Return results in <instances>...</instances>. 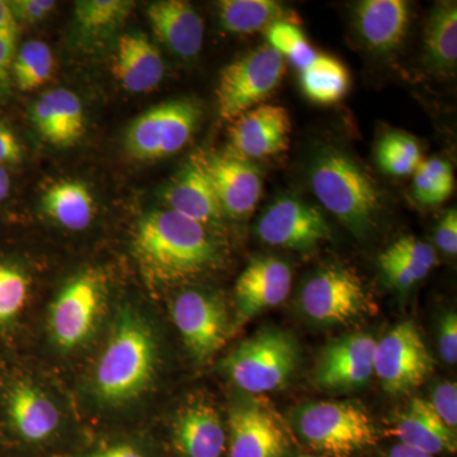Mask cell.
<instances>
[{
    "mask_svg": "<svg viewBox=\"0 0 457 457\" xmlns=\"http://www.w3.org/2000/svg\"><path fill=\"white\" fill-rule=\"evenodd\" d=\"M300 457H323V456H300Z\"/></svg>",
    "mask_w": 457,
    "mask_h": 457,
    "instance_id": "obj_44",
    "label": "cell"
},
{
    "mask_svg": "<svg viewBox=\"0 0 457 457\" xmlns=\"http://www.w3.org/2000/svg\"><path fill=\"white\" fill-rule=\"evenodd\" d=\"M218 16L225 31L237 35L266 31L273 23L296 20L293 12L275 0H221Z\"/></svg>",
    "mask_w": 457,
    "mask_h": 457,
    "instance_id": "obj_28",
    "label": "cell"
},
{
    "mask_svg": "<svg viewBox=\"0 0 457 457\" xmlns=\"http://www.w3.org/2000/svg\"><path fill=\"white\" fill-rule=\"evenodd\" d=\"M156 354L145 321L137 312L123 311L96 370L99 396L111 404L137 398L154 378Z\"/></svg>",
    "mask_w": 457,
    "mask_h": 457,
    "instance_id": "obj_3",
    "label": "cell"
},
{
    "mask_svg": "<svg viewBox=\"0 0 457 457\" xmlns=\"http://www.w3.org/2000/svg\"><path fill=\"white\" fill-rule=\"evenodd\" d=\"M264 32L269 42L267 45L288 59L300 71L308 68L318 55L296 23L281 21L273 23Z\"/></svg>",
    "mask_w": 457,
    "mask_h": 457,
    "instance_id": "obj_35",
    "label": "cell"
},
{
    "mask_svg": "<svg viewBox=\"0 0 457 457\" xmlns=\"http://www.w3.org/2000/svg\"><path fill=\"white\" fill-rule=\"evenodd\" d=\"M132 249L144 278L154 286L187 281L220 261V249L209 228L170 209L141 219Z\"/></svg>",
    "mask_w": 457,
    "mask_h": 457,
    "instance_id": "obj_1",
    "label": "cell"
},
{
    "mask_svg": "<svg viewBox=\"0 0 457 457\" xmlns=\"http://www.w3.org/2000/svg\"><path fill=\"white\" fill-rule=\"evenodd\" d=\"M435 242L444 253H457V212L449 210L436 228Z\"/></svg>",
    "mask_w": 457,
    "mask_h": 457,
    "instance_id": "obj_40",
    "label": "cell"
},
{
    "mask_svg": "<svg viewBox=\"0 0 457 457\" xmlns=\"http://www.w3.org/2000/svg\"><path fill=\"white\" fill-rule=\"evenodd\" d=\"M399 444L428 455L455 453L456 432L442 422L428 400L414 398L402 416L394 423L392 431Z\"/></svg>",
    "mask_w": 457,
    "mask_h": 457,
    "instance_id": "obj_24",
    "label": "cell"
},
{
    "mask_svg": "<svg viewBox=\"0 0 457 457\" xmlns=\"http://www.w3.org/2000/svg\"><path fill=\"white\" fill-rule=\"evenodd\" d=\"M303 441L330 457H350L374 446L378 431L368 411L352 402H317L296 414Z\"/></svg>",
    "mask_w": 457,
    "mask_h": 457,
    "instance_id": "obj_5",
    "label": "cell"
},
{
    "mask_svg": "<svg viewBox=\"0 0 457 457\" xmlns=\"http://www.w3.org/2000/svg\"><path fill=\"white\" fill-rule=\"evenodd\" d=\"M31 120L42 139L53 145H74L86 131V114L79 97L71 90H49L35 102Z\"/></svg>",
    "mask_w": 457,
    "mask_h": 457,
    "instance_id": "obj_22",
    "label": "cell"
},
{
    "mask_svg": "<svg viewBox=\"0 0 457 457\" xmlns=\"http://www.w3.org/2000/svg\"><path fill=\"white\" fill-rule=\"evenodd\" d=\"M433 371V359L416 324L402 321L376 342L374 375L385 392L402 395L425 384Z\"/></svg>",
    "mask_w": 457,
    "mask_h": 457,
    "instance_id": "obj_8",
    "label": "cell"
},
{
    "mask_svg": "<svg viewBox=\"0 0 457 457\" xmlns=\"http://www.w3.org/2000/svg\"><path fill=\"white\" fill-rule=\"evenodd\" d=\"M303 95L318 104H335L345 97L351 86L347 66L336 57L318 54L308 68L300 71Z\"/></svg>",
    "mask_w": 457,
    "mask_h": 457,
    "instance_id": "obj_30",
    "label": "cell"
},
{
    "mask_svg": "<svg viewBox=\"0 0 457 457\" xmlns=\"http://www.w3.org/2000/svg\"><path fill=\"white\" fill-rule=\"evenodd\" d=\"M7 3L18 26L21 23L35 25L41 22L56 7V3L53 0H11Z\"/></svg>",
    "mask_w": 457,
    "mask_h": 457,
    "instance_id": "obj_37",
    "label": "cell"
},
{
    "mask_svg": "<svg viewBox=\"0 0 457 457\" xmlns=\"http://www.w3.org/2000/svg\"><path fill=\"white\" fill-rule=\"evenodd\" d=\"M378 167L390 176H413L423 156L420 144L411 135L392 131L384 135L376 146Z\"/></svg>",
    "mask_w": 457,
    "mask_h": 457,
    "instance_id": "obj_33",
    "label": "cell"
},
{
    "mask_svg": "<svg viewBox=\"0 0 457 457\" xmlns=\"http://www.w3.org/2000/svg\"><path fill=\"white\" fill-rule=\"evenodd\" d=\"M45 213L69 230L89 227L95 213L92 194L83 183L62 180L51 186L42 196Z\"/></svg>",
    "mask_w": 457,
    "mask_h": 457,
    "instance_id": "obj_29",
    "label": "cell"
},
{
    "mask_svg": "<svg viewBox=\"0 0 457 457\" xmlns=\"http://www.w3.org/2000/svg\"><path fill=\"white\" fill-rule=\"evenodd\" d=\"M228 431V457H285L290 449L284 422L264 405L234 409Z\"/></svg>",
    "mask_w": 457,
    "mask_h": 457,
    "instance_id": "obj_17",
    "label": "cell"
},
{
    "mask_svg": "<svg viewBox=\"0 0 457 457\" xmlns=\"http://www.w3.org/2000/svg\"><path fill=\"white\" fill-rule=\"evenodd\" d=\"M0 418L9 435L29 444L49 438L59 427V411L29 378L11 376L0 384Z\"/></svg>",
    "mask_w": 457,
    "mask_h": 457,
    "instance_id": "obj_12",
    "label": "cell"
},
{
    "mask_svg": "<svg viewBox=\"0 0 457 457\" xmlns=\"http://www.w3.org/2000/svg\"><path fill=\"white\" fill-rule=\"evenodd\" d=\"M438 352L447 365H455L457 361V315L447 312L441 319L438 328Z\"/></svg>",
    "mask_w": 457,
    "mask_h": 457,
    "instance_id": "obj_38",
    "label": "cell"
},
{
    "mask_svg": "<svg viewBox=\"0 0 457 457\" xmlns=\"http://www.w3.org/2000/svg\"><path fill=\"white\" fill-rule=\"evenodd\" d=\"M291 285L293 270L281 258L258 255L251 260L237 279L233 329H239L261 312L284 303Z\"/></svg>",
    "mask_w": 457,
    "mask_h": 457,
    "instance_id": "obj_16",
    "label": "cell"
},
{
    "mask_svg": "<svg viewBox=\"0 0 457 457\" xmlns=\"http://www.w3.org/2000/svg\"><path fill=\"white\" fill-rule=\"evenodd\" d=\"M286 73V60L263 45L225 66L219 78L216 98L222 119L233 121L278 88Z\"/></svg>",
    "mask_w": 457,
    "mask_h": 457,
    "instance_id": "obj_7",
    "label": "cell"
},
{
    "mask_svg": "<svg viewBox=\"0 0 457 457\" xmlns=\"http://www.w3.org/2000/svg\"><path fill=\"white\" fill-rule=\"evenodd\" d=\"M376 339L357 333L328 345L315 369V381L332 390L362 386L374 375Z\"/></svg>",
    "mask_w": 457,
    "mask_h": 457,
    "instance_id": "obj_18",
    "label": "cell"
},
{
    "mask_svg": "<svg viewBox=\"0 0 457 457\" xmlns=\"http://www.w3.org/2000/svg\"><path fill=\"white\" fill-rule=\"evenodd\" d=\"M231 122L228 154L252 162L282 154L290 147L293 123L282 106L261 104Z\"/></svg>",
    "mask_w": 457,
    "mask_h": 457,
    "instance_id": "obj_13",
    "label": "cell"
},
{
    "mask_svg": "<svg viewBox=\"0 0 457 457\" xmlns=\"http://www.w3.org/2000/svg\"><path fill=\"white\" fill-rule=\"evenodd\" d=\"M194 158L212 180L225 216L242 220L253 213L263 191V177L253 162L228 153Z\"/></svg>",
    "mask_w": 457,
    "mask_h": 457,
    "instance_id": "obj_15",
    "label": "cell"
},
{
    "mask_svg": "<svg viewBox=\"0 0 457 457\" xmlns=\"http://www.w3.org/2000/svg\"><path fill=\"white\" fill-rule=\"evenodd\" d=\"M161 51L143 33H125L117 42L113 74L123 89L146 93L155 89L164 78Z\"/></svg>",
    "mask_w": 457,
    "mask_h": 457,
    "instance_id": "obj_23",
    "label": "cell"
},
{
    "mask_svg": "<svg viewBox=\"0 0 457 457\" xmlns=\"http://www.w3.org/2000/svg\"><path fill=\"white\" fill-rule=\"evenodd\" d=\"M102 305V286L95 275L74 278L57 295L51 306L49 326L56 345L73 350L95 328Z\"/></svg>",
    "mask_w": 457,
    "mask_h": 457,
    "instance_id": "obj_14",
    "label": "cell"
},
{
    "mask_svg": "<svg viewBox=\"0 0 457 457\" xmlns=\"http://www.w3.org/2000/svg\"><path fill=\"white\" fill-rule=\"evenodd\" d=\"M174 444L186 457H222L225 429L218 411L206 403L183 409L174 425Z\"/></svg>",
    "mask_w": 457,
    "mask_h": 457,
    "instance_id": "obj_25",
    "label": "cell"
},
{
    "mask_svg": "<svg viewBox=\"0 0 457 457\" xmlns=\"http://www.w3.org/2000/svg\"><path fill=\"white\" fill-rule=\"evenodd\" d=\"M171 317L185 345L198 360L220 351L234 332L221 300L201 291L180 294L171 306Z\"/></svg>",
    "mask_w": 457,
    "mask_h": 457,
    "instance_id": "obj_11",
    "label": "cell"
},
{
    "mask_svg": "<svg viewBox=\"0 0 457 457\" xmlns=\"http://www.w3.org/2000/svg\"><path fill=\"white\" fill-rule=\"evenodd\" d=\"M303 314L319 324H345L370 309V296L362 279L343 266L318 270L303 285L300 295Z\"/></svg>",
    "mask_w": 457,
    "mask_h": 457,
    "instance_id": "obj_9",
    "label": "cell"
},
{
    "mask_svg": "<svg viewBox=\"0 0 457 457\" xmlns=\"http://www.w3.org/2000/svg\"><path fill=\"white\" fill-rule=\"evenodd\" d=\"M299 345L291 333L267 327L231 352L225 368L240 389L251 394L275 392L296 371Z\"/></svg>",
    "mask_w": 457,
    "mask_h": 457,
    "instance_id": "obj_4",
    "label": "cell"
},
{
    "mask_svg": "<svg viewBox=\"0 0 457 457\" xmlns=\"http://www.w3.org/2000/svg\"><path fill=\"white\" fill-rule=\"evenodd\" d=\"M90 457H145L139 450L132 447L131 445H114L93 453Z\"/></svg>",
    "mask_w": 457,
    "mask_h": 457,
    "instance_id": "obj_41",
    "label": "cell"
},
{
    "mask_svg": "<svg viewBox=\"0 0 457 457\" xmlns=\"http://www.w3.org/2000/svg\"><path fill=\"white\" fill-rule=\"evenodd\" d=\"M262 242L297 252L312 251L332 239V228L317 207L296 197H279L257 222Z\"/></svg>",
    "mask_w": 457,
    "mask_h": 457,
    "instance_id": "obj_10",
    "label": "cell"
},
{
    "mask_svg": "<svg viewBox=\"0 0 457 457\" xmlns=\"http://www.w3.org/2000/svg\"><path fill=\"white\" fill-rule=\"evenodd\" d=\"M423 55L428 71L440 77H453L457 68L456 2H438L427 18Z\"/></svg>",
    "mask_w": 457,
    "mask_h": 457,
    "instance_id": "obj_26",
    "label": "cell"
},
{
    "mask_svg": "<svg viewBox=\"0 0 457 457\" xmlns=\"http://www.w3.org/2000/svg\"><path fill=\"white\" fill-rule=\"evenodd\" d=\"M353 25L371 53L392 54L407 37L411 4L405 0H363L354 7Z\"/></svg>",
    "mask_w": 457,
    "mask_h": 457,
    "instance_id": "obj_19",
    "label": "cell"
},
{
    "mask_svg": "<svg viewBox=\"0 0 457 457\" xmlns=\"http://www.w3.org/2000/svg\"><path fill=\"white\" fill-rule=\"evenodd\" d=\"M437 264L435 249L414 237H403L378 257V266L389 284L398 290H408Z\"/></svg>",
    "mask_w": 457,
    "mask_h": 457,
    "instance_id": "obj_27",
    "label": "cell"
},
{
    "mask_svg": "<svg viewBox=\"0 0 457 457\" xmlns=\"http://www.w3.org/2000/svg\"><path fill=\"white\" fill-rule=\"evenodd\" d=\"M147 20L168 50L180 59L196 57L203 49L204 26L203 17L191 3L185 0H161L150 3Z\"/></svg>",
    "mask_w": 457,
    "mask_h": 457,
    "instance_id": "obj_21",
    "label": "cell"
},
{
    "mask_svg": "<svg viewBox=\"0 0 457 457\" xmlns=\"http://www.w3.org/2000/svg\"><path fill=\"white\" fill-rule=\"evenodd\" d=\"M12 191V179L7 168L0 167V207L8 200Z\"/></svg>",
    "mask_w": 457,
    "mask_h": 457,
    "instance_id": "obj_43",
    "label": "cell"
},
{
    "mask_svg": "<svg viewBox=\"0 0 457 457\" xmlns=\"http://www.w3.org/2000/svg\"><path fill=\"white\" fill-rule=\"evenodd\" d=\"M385 457H435L432 455H428V453H422V451H418L414 449H411V447L405 446V445L398 444L395 446L392 447L389 450V453H386Z\"/></svg>",
    "mask_w": 457,
    "mask_h": 457,
    "instance_id": "obj_42",
    "label": "cell"
},
{
    "mask_svg": "<svg viewBox=\"0 0 457 457\" xmlns=\"http://www.w3.org/2000/svg\"><path fill=\"white\" fill-rule=\"evenodd\" d=\"M309 179L320 204L354 236L366 237L378 227L383 194L369 171L350 154L332 146L319 150Z\"/></svg>",
    "mask_w": 457,
    "mask_h": 457,
    "instance_id": "obj_2",
    "label": "cell"
},
{
    "mask_svg": "<svg viewBox=\"0 0 457 457\" xmlns=\"http://www.w3.org/2000/svg\"><path fill=\"white\" fill-rule=\"evenodd\" d=\"M132 8L129 0H80L75 3V23L82 35L102 37L116 31Z\"/></svg>",
    "mask_w": 457,
    "mask_h": 457,
    "instance_id": "obj_31",
    "label": "cell"
},
{
    "mask_svg": "<svg viewBox=\"0 0 457 457\" xmlns=\"http://www.w3.org/2000/svg\"><path fill=\"white\" fill-rule=\"evenodd\" d=\"M436 414L441 418L450 429L456 432L457 427V385L456 383H442L433 392L431 402Z\"/></svg>",
    "mask_w": 457,
    "mask_h": 457,
    "instance_id": "obj_36",
    "label": "cell"
},
{
    "mask_svg": "<svg viewBox=\"0 0 457 457\" xmlns=\"http://www.w3.org/2000/svg\"><path fill=\"white\" fill-rule=\"evenodd\" d=\"M203 119L194 98H179L149 108L129 126L125 146L137 161H158L179 153Z\"/></svg>",
    "mask_w": 457,
    "mask_h": 457,
    "instance_id": "obj_6",
    "label": "cell"
},
{
    "mask_svg": "<svg viewBox=\"0 0 457 457\" xmlns=\"http://www.w3.org/2000/svg\"><path fill=\"white\" fill-rule=\"evenodd\" d=\"M413 177L414 197L425 206L446 203L455 189L453 167L444 159H423Z\"/></svg>",
    "mask_w": 457,
    "mask_h": 457,
    "instance_id": "obj_34",
    "label": "cell"
},
{
    "mask_svg": "<svg viewBox=\"0 0 457 457\" xmlns=\"http://www.w3.org/2000/svg\"><path fill=\"white\" fill-rule=\"evenodd\" d=\"M54 71V55L49 45L31 40L17 49L12 64L11 80L21 92H32L49 82Z\"/></svg>",
    "mask_w": 457,
    "mask_h": 457,
    "instance_id": "obj_32",
    "label": "cell"
},
{
    "mask_svg": "<svg viewBox=\"0 0 457 457\" xmlns=\"http://www.w3.org/2000/svg\"><path fill=\"white\" fill-rule=\"evenodd\" d=\"M164 201L171 212L206 228L220 227L224 221L225 213L212 180L195 158L171 180Z\"/></svg>",
    "mask_w": 457,
    "mask_h": 457,
    "instance_id": "obj_20",
    "label": "cell"
},
{
    "mask_svg": "<svg viewBox=\"0 0 457 457\" xmlns=\"http://www.w3.org/2000/svg\"><path fill=\"white\" fill-rule=\"evenodd\" d=\"M23 161V146L11 126L0 120V167H12Z\"/></svg>",
    "mask_w": 457,
    "mask_h": 457,
    "instance_id": "obj_39",
    "label": "cell"
}]
</instances>
